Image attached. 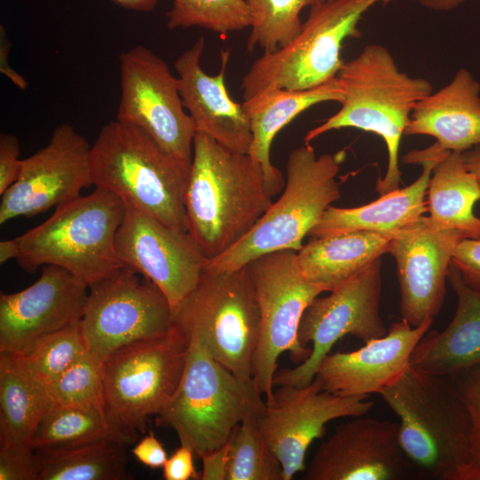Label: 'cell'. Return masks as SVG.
I'll use <instances>...</instances> for the list:
<instances>
[{
  "label": "cell",
  "mask_w": 480,
  "mask_h": 480,
  "mask_svg": "<svg viewBox=\"0 0 480 480\" xmlns=\"http://www.w3.org/2000/svg\"><path fill=\"white\" fill-rule=\"evenodd\" d=\"M39 462L33 448H0V480H39Z\"/></svg>",
  "instance_id": "cell-38"
},
{
  "label": "cell",
  "mask_w": 480,
  "mask_h": 480,
  "mask_svg": "<svg viewBox=\"0 0 480 480\" xmlns=\"http://www.w3.org/2000/svg\"><path fill=\"white\" fill-rule=\"evenodd\" d=\"M412 468L399 442V423L357 416L322 443L303 478L398 480Z\"/></svg>",
  "instance_id": "cell-19"
},
{
  "label": "cell",
  "mask_w": 480,
  "mask_h": 480,
  "mask_svg": "<svg viewBox=\"0 0 480 480\" xmlns=\"http://www.w3.org/2000/svg\"><path fill=\"white\" fill-rule=\"evenodd\" d=\"M22 164L17 137L9 133L0 135V195L18 179Z\"/></svg>",
  "instance_id": "cell-40"
},
{
  "label": "cell",
  "mask_w": 480,
  "mask_h": 480,
  "mask_svg": "<svg viewBox=\"0 0 480 480\" xmlns=\"http://www.w3.org/2000/svg\"><path fill=\"white\" fill-rule=\"evenodd\" d=\"M12 48V44L7 38L5 29L3 25L0 26V72L7 77L20 90H26L28 87L27 80L11 68L8 56Z\"/></svg>",
  "instance_id": "cell-44"
},
{
  "label": "cell",
  "mask_w": 480,
  "mask_h": 480,
  "mask_svg": "<svg viewBox=\"0 0 480 480\" xmlns=\"http://www.w3.org/2000/svg\"><path fill=\"white\" fill-rule=\"evenodd\" d=\"M204 47L205 40L200 36L174 62L183 105L196 132L230 151L249 154L252 142L250 120L243 105L231 99L225 83L230 52H221L220 69L210 76L200 65Z\"/></svg>",
  "instance_id": "cell-22"
},
{
  "label": "cell",
  "mask_w": 480,
  "mask_h": 480,
  "mask_svg": "<svg viewBox=\"0 0 480 480\" xmlns=\"http://www.w3.org/2000/svg\"><path fill=\"white\" fill-rule=\"evenodd\" d=\"M51 408L44 388L22 375L0 352L1 447L32 448L37 427Z\"/></svg>",
  "instance_id": "cell-29"
},
{
  "label": "cell",
  "mask_w": 480,
  "mask_h": 480,
  "mask_svg": "<svg viewBox=\"0 0 480 480\" xmlns=\"http://www.w3.org/2000/svg\"><path fill=\"white\" fill-rule=\"evenodd\" d=\"M229 444L227 442L222 446L201 457V480H226L228 461Z\"/></svg>",
  "instance_id": "cell-43"
},
{
  "label": "cell",
  "mask_w": 480,
  "mask_h": 480,
  "mask_svg": "<svg viewBox=\"0 0 480 480\" xmlns=\"http://www.w3.org/2000/svg\"><path fill=\"white\" fill-rule=\"evenodd\" d=\"M253 379L243 380L190 340L184 372L170 401L156 415L199 458L225 444L245 418L265 404Z\"/></svg>",
  "instance_id": "cell-7"
},
{
  "label": "cell",
  "mask_w": 480,
  "mask_h": 480,
  "mask_svg": "<svg viewBox=\"0 0 480 480\" xmlns=\"http://www.w3.org/2000/svg\"><path fill=\"white\" fill-rule=\"evenodd\" d=\"M132 453L138 461L152 469L163 468L168 459L163 444L153 433L144 436L132 448Z\"/></svg>",
  "instance_id": "cell-42"
},
{
  "label": "cell",
  "mask_w": 480,
  "mask_h": 480,
  "mask_svg": "<svg viewBox=\"0 0 480 480\" xmlns=\"http://www.w3.org/2000/svg\"><path fill=\"white\" fill-rule=\"evenodd\" d=\"M124 211L119 197L95 188L57 206L45 221L17 236L15 260L30 273L46 265L60 267L89 287L123 266L116 236Z\"/></svg>",
  "instance_id": "cell-5"
},
{
  "label": "cell",
  "mask_w": 480,
  "mask_h": 480,
  "mask_svg": "<svg viewBox=\"0 0 480 480\" xmlns=\"http://www.w3.org/2000/svg\"><path fill=\"white\" fill-rule=\"evenodd\" d=\"M336 77L343 92L341 108L309 130L304 142L342 128L375 133L385 141L388 157L385 176L378 179L375 190L382 196L398 189L400 141L415 103L432 92L429 81L401 71L391 52L378 44L366 45L344 61Z\"/></svg>",
  "instance_id": "cell-2"
},
{
  "label": "cell",
  "mask_w": 480,
  "mask_h": 480,
  "mask_svg": "<svg viewBox=\"0 0 480 480\" xmlns=\"http://www.w3.org/2000/svg\"><path fill=\"white\" fill-rule=\"evenodd\" d=\"M427 193L428 218L434 224L469 238L480 237V218L473 209L480 199V185L462 153L450 152L436 164Z\"/></svg>",
  "instance_id": "cell-28"
},
{
  "label": "cell",
  "mask_w": 480,
  "mask_h": 480,
  "mask_svg": "<svg viewBox=\"0 0 480 480\" xmlns=\"http://www.w3.org/2000/svg\"><path fill=\"white\" fill-rule=\"evenodd\" d=\"M246 266L260 316L252 379L268 399L275 388L273 379L279 356L287 352L296 364L309 356L311 348L300 343L299 327L304 311L323 291L304 277L295 251L269 252Z\"/></svg>",
  "instance_id": "cell-11"
},
{
  "label": "cell",
  "mask_w": 480,
  "mask_h": 480,
  "mask_svg": "<svg viewBox=\"0 0 480 480\" xmlns=\"http://www.w3.org/2000/svg\"><path fill=\"white\" fill-rule=\"evenodd\" d=\"M450 152L442 149L436 142L428 148L410 151L403 161L422 165V172L415 181L362 206L339 208L330 205L308 236L323 237L353 231H370L391 237L428 212L425 196L432 170Z\"/></svg>",
  "instance_id": "cell-23"
},
{
  "label": "cell",
  "mask_w": 480,
  "mask_h": 480,
  "mask_svg": "<svg viewBox=\"0 0 480 480\" xmlns=\"http://www.w3.org/2000/svg\"><path fill=\"white\" fill-rule=\"evenodd\" d=\"M91 169L95 188L188 232L184 196L190 166L164 151L141 128L118 120L105 124L91 147Z\"/></svg>",
  "instance_id": "cell-3"
},
{
  "label": "cell",
  "mask_w": 480,
  "mask_h": 480,
  "mask_svg": "<svg viewBox=\"0 0 480 480\" xmlns=\"http://www.w3.org/2000/svg\"><path fill=\"white\" fill-rule=\"evenodd\" d=\"M119 60L116 120L141 128L164 151L190 166L196 129L183 105L178 77L163 59L142 45L122 52Z\"/></svg>",
  "instance_id": "cell-14"
},
{
  "label": "cell",
  "mask_w": 480,
  "mask_h": 480,
  "mask_svg": "<svg viewBox=\"0 0 480 480\" xmlns=\"http://www.w3.org/2000/svg\"><path fill=\"white\" fill-rule=\"evenodd\" d=\"M116 236V254L150 280L173 310L196 286L208 262L188 232L172 229L140 209L124 204Z\"/></svg>",
  "instance_id": "cell-17"
},
{
  "label": "cell",
  "mask_w": 480,
  "mask_h": 480,
  "mask_svg": "<svg viewBox=\"0 0 480 480\" xmlns=\"http://www.w3.org/2000/svg\"><path fill=\"white\" fill-rule=\"evenodd\" d=\"M391 237L353 231L311 239L297 252L304 277L323 292H331L389 252Z\"/></svg>",
  "instance_id": "cell-27"
},
{
  "label": "cell",
  "mask_w": 480,
  "mask_h": 480,
  "mask_svg": "<svg viewBox=\"0 0 480 480\" xmlns=\"http://www.w3.org/2000/svg\"><path fill=\"white\" fill-rule=\"evenodd\" d=\"M108 439L127 444L137 440L113 424L100 411L76 406H54L40 421L31 447H69Z\"/></svg>",
  "instance_id": "cell-31"
},
{
  "label": "cell",
  "mask_w": 480,
  "mask_h": 480,
  "mask_svg": "<svg viewBox=\"0 0 480 480\" xmlns=\"http://www.w3.org/2000/svg\"><path fill=\"white\" fill-rule=\"evenodd\" d=\"M43 388L51 407L76 406L106 414L100 361L89 351Z\"/></svg>",
  "instance_id": "cell-36"
},
{
  "label": "cell",
  "mask_w": 480,
  "mask_h": 480,
  "mask_svg": "<svg viewBox=\"0 0 480 480\" xmlns=\"http://www.w3.org/2000/svg\"><path fill=\"white\" fill-rule=\"evenodd\" d=\"M322 0H246L251 31L246 49L271 52L292 41L302 27L300 12Z\"/></svg>",
  "instance_id": "cell-34"
},
{
  "label": "cell",
  "mask_w": 480,
  "mask_h": 480,
  "mask_svg": "<svg viewBox=\"0 0 480 480\" xmlns=\"http://www.w3.org/2000/svg\"><path fill=\"white\" fill-rule=\"evenodd\" d=\"M462 233L434 224L421 216L391 236L389 253L395 258L400 287L402 319L417 327L434 320L445 297V283Z\"/></svg>",
  "instance_id": "cell-18"
},
{
  "label": "cell",
  "mask_w": 480,
  "mask_h": 480,
  "mask_svg": "<svg viewBox=\"0 0 480 480\" xmlns=\"http://www.w3.org/2000/svg\"><path fill=\"white\" fill-rule=\"evenodd\" d=\"M91 147L72 125L57 126L46 146L22 159L17 180L1 195L0 224L43 213L93 186Z\"/></svg>",
  "instance_id": "cell-16"
},
{
  "label": "cell",
  "mask_w": 480,
  "mask_h": 480,
  "mask_svg": "<svg viewBox=\"0 0 480 480\" xmlns=\"http://www.w3.org/2000/svg\"><path fill=\"white\" fill-rule=\"evenodd\" d=\"M425 8L436 12H449L459 5L465 0H412Z\"/></svg>",
  "instance_id": "cell-48"
},
{
  "label": "cell",
  "mask_w": 480,
  "mask_h": 480,
  "mask_svg": "<svg viewBox=\"0 0 480 480\" xmlns=\"http://www.w3.org/2000/svg\"><path fill=\"white\" fill-rule=\"evenodd\" d=\"M380 293L381 257L329 295L317 296L304 311L298 332L301 344L312 343L311 353L296 367L277 370L274 387L310 383L322 359L346 335L364 343L383 337L388 329L380 314Z\"/></svg>",
  "instance_id": "cell-13"
},
{
  "label": "cell",
  "mask_w": 480,
  "mask_h": 480,
  "mask_svg": "<svg viewBox=\"0 0 480 480\" xmlns=\"http://www.w3.org/2000/svg\"><path fill=\"white\" fill-rule=\"evenodd\" d=\"M172 325V309L150 280L122 266L89 286L82 334L100 362L131 343L161 336Z\"/></svg>",
  "instance_id": "cell-12"
},
{
  "label": "cell",
  "mask_w": 480,
  "mask_h": 480,
  "mask_svg": "<svg viewBox=\"0 0 480 480\" xmlns=\"http://www.w3.org/2000/svg\"><path fill=\"white\" fill-rule=\"evenodd\" d=\"M167 27H201L221 36L251 27L246 0H172Z\"/></svg>",
  "instance_id": "cell-35"
},
{
  "label": "cell",
  "mask_w": 480,
  "mask_h": 480,
  "mask_svg": "<svg viewBox=\"0 0 480 480\" xmlns=\"http://www.w3.org/2000/svg\"><path fill=\"white\" fill-rule=\"evenodd\" d=\"M87 351L78 322L43 335L14 353H4L22 375L44 388Z\"/></svg>",
  "instance_id": "cell-32"
},
{
  "label": "cell",
  "mask_w": 480,
  "mask_h": 480,
  "mask_svg": "<svg viewBox=\"0 0 480 480\" xmlns=\"http://www.w3.org/2000/svg\"><path fill=\"white\" fill-rule=\"evenodd\" d=\"M448 480H480V466L465 463L457 467Z\"/></svg>",
  "instance_id": "cell-45"
},
{
  "label": "cell",
  "mask_w": 480,
  "mask_h": 480,
  "mask_svg": "<svg viewBox=\"0 0 480 480\" xmlns=\"http://www.w3.org/2000/svg\"><path fill=\"white\" fill-rule=\"evenodd\" d=\"M342 100L343 92L337 77L306 90L266 88L244 100L242 105L252 133L249 155L261 165L272 197L280 193L285 184L281 172L270 160V148L276 134L311 107L327 101L341 103Z\"/></svg>",
  "instance_id": "cell-26"
},
{
  "label": "cell",
  "mask_w": 480,
  "mask_h": 480,
  "mask_svg": "<svg viewBox=\"0 0 480 480\" xmlns=\"http://www.w3.org/2000/svg\"><path fill=\"white\" fill-rule=\"evenodd\" d=\"M451 264L467 285L480 292V237L462 239L453 252Z\"/></svg>",
  "instance_id": "cell-39"
},
{
  "label": "cell",
  "mask_w": 480,
  "mask_h": 480,
  "mask_svg": "<svg viewBox=\"0 0 480 480\" xmlns=\"http://www.w3.org/2000/svg\"><path fill=\"white\" fill-rule=\"evenodd\" d=\"M344 153L316 156L310 143L293 149L286 164V180L280 197L253 228L228 250L208 260L206 269L231 271L276 251L298 252L302 241L326 209L340 196L336 180Z\"/></svg>",
  "instance_id": "cell-6"
},
{
  "label": "cell",
  "mask_w": 480,
  "mask_h": 480,
  "mask_svg": "<svg viewBox=\"0 0 480 480\" xmlns=\"http://www.w3.org/2000/svg\"><path fill=\"white\" fill-rule=\"evenodd\" d=\"M433 320L417 327L405 320L394 322L387 333L356 350L329 353L316 376L323 388L344 396L380 394L410 364L411 355Z\"/></svg>",
  "instance_id": "cell-21"
},
{
  "label": "cell",
  "mask_w": 480,
  "mask_h": 480,
  "mask_svg": "<svg viewBox=\"0 0 480 480\" xmlns=\"http://www.w3.org/2000/svg\"><path fill=\"white\" fill-rule=\"evenodd\" d=\"M190 340L175 324L164 334L141 340L100 362L108 420L137 438L148 419L157 415L181 380Z\"/></svg>",
  "instance_id": "cell-10"
},
{
  "label": "cell",
  "mask_w": 480,
  "mask_h": 480,
  "mask_svg": "<svg viewBox=\"0 0 480 480\" xmlns=\"http://www.w3.org/2000/svg\"><path fill=\"white\" fill-rule=\"evenodd\" d=\"M115 4L131 11L150 12L159 0H109Z\"/></svg>",
  "instance_id": "cell-46"
},
{
  "label": "cell",
  "mask_w": 480,
  "mask_h": 480,
  "mask_svg": "<svg viewBox=\"0 0 480 480\" xmlns=\"http://www.w3.org/2000/svg\"><path fill=\"white\" fill-rule=\"evenodd\" d=\"M257 415L240 422L228 440L226 480H284L282 465L262 436Z\"/></svg>",
  "instance_id": "cell-33"
},
{
  "label": "cell",
  "mask_w": 480,
  "mask_h": 480,
  "mask_svg": "<svg viewBox=\"0 0 480 480\" xmlns=\"http://www.w3.org/2000/svg\"><path fill=\"white\" fill-rule=\"evenodd\" d=\"M126 445L108 439L76 446L35 449L39 480L128 479Z\"/></svg>",
  "instance_id": "cell-30"
},
{
  "label": "cell",
  "mask_w": 480,
  "mask_h": 480,
  "mask_svg": "<svg viewBox=\"0 0 480 480\" xmlns=\"http://www.w3.org/2000/svg\"><path fill=\"white\" fill-rule=\"evenodd\" d=\"M89 287L68 270L42 267L39 278L0 294V352L14 353L34 340L80 322Z\"/></svg>",
  "instance_id": "cell-20"
},
{
  "label": "cell",
  "mask_w": 480,
  "mask_h": 480,
  "mask_svg": "<svg viewBox=\"0 0 480 480\" xmlns=\"http://www.w3.org/2000/svg\"><path fill=\"white\" fill-rule=\"evenodd\" d=\"M194 452L185 445H181L167 459L163 469L165 480L200 479L194 466Z\"/></svg>",
  "instance_id": "cell-41"
},
{
  "label": "cell",
  "mask_w": 480,
  "mask_h": 480,
  "mask_svg": "<svg viewBox=\"0 0 480 480\" xmlns=\"http://www.w3.org/2000/svg\"><path fill=\"white\" fill-rule=\"evenodd\" d=\"M471 420V460L480 466V364L451 380Z\"/></svg>",
  "instance_id": "cell-37"
},
{
  "label": "cell",
  "mask_w": 480,
  "mask_h": 480,
  "mask_svg": "<svg viewBox=\"0 0 480 480\" xmlns=\"http://www.w3.org/2000/svg\"><path fill=\"white\" fill-rule=\"evenodd\" d=\"M404 135H428L444 150L463 153L480 145V84L460 68L448 84L418 100Z\"/></svg>",
  "instance_id": "cell-24"
},
{
  "label": "cell",
  "mask_w": 480,
  "mask_h": 480,
  "mask_svg": "<svg viewBox=\"0 0 480 480\" xmlns=\"http://www.w3.org/2000/svg\"><path fill=\"white\" fill-rule=\"evenodd\" d=\"M447 280L458 300L453 318L444 331H428L423 335L410 364L452 380L480 364V292L467 285L452 264Z\"/></svg>",
  "instance_id": "cell-25"
},
{
  "label": "cell",
  "mask_w": 480,
  "mask_h": 480,
  "mask_svg": "<svg viewBox=\"0 0 480 480\" xmlns=\"http://www.w3.org/2000/svg\"><path fill=\"white\" fill-rule=\"evenodd\" d=\"M390 1L322 0L310 6L292 41L251 65L242 79L244 100L266 88L306 90L336 78L345 40L361 36L358 24L373 5Z\"/></svg>",
  "instance_id": "cell-9"
},
{
  "label": "cell",
  "mask_w": 480,
  "mask_h": 480,
  "mask_svg": "<svg viewBox=\"0 0 480 480\" xmlns=\"http://www.w3.org/2000/svg\"><path fill=\"white\" fill-rule=\"evenodd\" d=\"M399 418V442L413 468L448 480L471 460V420L451 380L412 364L380 393Z\"/></svg>",
  "instance_id": "cell-4"
},
{
  "label": "cell",
  "mask_w": 480,
  "mask_h": 480,
  "mask_svg": "<svg viewBox=\"0 0 480 480\" xmlns=\"http://www.w3.org/2000/svg\"><path fill=\"white\" fill-rule=\"evenodd\" d=\"M272 203L256 160L196 132L184 205L188 232L209 260L248 234Z\"/></svg>",
  "instance_id": "cell-1"
},
{
  "label": "cell",
  "mask_w": 480,
  "mask_h": 480,
  "mask_svg": "<svg viewBox=\"0 0 480 480\" xmlns=\"http://www.w3.org/2000/svg\"><path fill=\"white\" fill-rule=\"evenodd\" d=\"M468 169L473 173L480 185V145L462 153Z\"/></svg>",
  "instance_id": "cell-47"
},
{
  "label": "cell",
  "mask_w": 480,
  "mask_h": 480,
  "mask_svg": "<svg viewBox=\"0 0 480 480\" xmlns=\"http://www.w3.org/2000/svg\"><path fill=\"white\" fill-rule=\"evenodd\" d=\"M277 387L265 400L256 420L282 465L284 480L305 471L307 451L325 435L328 422L364 416L373 406L368 396H344L324 389L316 377L305 386Z\"/></svg>",
  "instance_id": "cell-15"
},
{
  "label": "cell",
  "mask_w": 480,
  "mask_h": 480,
  "mask_svg": "<svg viewBox=\"0 0 480 480\" xmlns=\"http://www.w3.org/2000/svg\"><path fill=\"white\" fill-rule=\"evenodd\" d=\"M19 254V244L17 237L2 240L0 242V263H6L8 260H16Z\"/></svg>",
  "instance_id": "cell-49"
},
{
  "label": "cell",
  "mask_w": 480,
  "mask_h": 480,
  "mask_svg": "<svg viewBox=\"0 0 480 480\" xmlns=\"http://www.w3.org/2000/svg\"><path fill=\"white\" fill-rule=\"evenodd\" d=\"M172 323L235 375L252 379L260 316L247 266L223 272L205 268L172 310Z\"/></svg>",
  "instance_id": "cell-8"
}]
</instances>
